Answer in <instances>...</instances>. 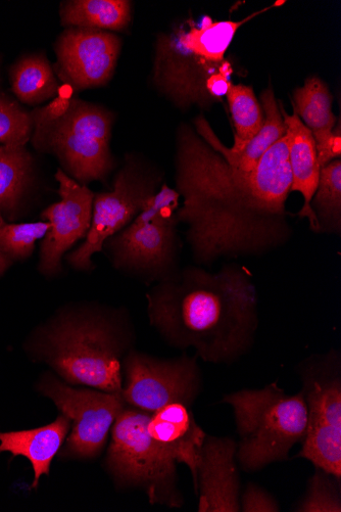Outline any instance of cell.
<instances>
[{
	"mask_svg": "<svg viewBox=\"0 0 341 512\" xmlns=\"http://www.w3.org/2000/svg\"><path fill=\"white\" fill-rule=\"evenodd\" d=\"M176 211L187 226L193 259L258 257L284 246L292 235L285 209L292 174L284 135L250 172L230 164L189 126L176 139Z\"/></svg>",
	"mask_w": 341,
	"mask_h": 512,
	"instance_id": "1",
	"label": "cell"
},
{
	"mask_svg": "<svg viewBox=\"0 0 341 512\" xmlns=\"http://www.w3.org/2000/svg\"><path fill=\"white\" fill-rule=\"evenodd\" d=\"M146 299L152 327L162 338L174 348L194 349L207 363H234L254 346L258 293L246 267H186L159 282Z\"/></svg>",
	"mask_w": 341,
	"mask_h": 512,
	"instance_id": "2",
	"label": "cell"
},
{
	"mask_svg": "<svg viewBox=\"0 0 341 512\" xmlns=\"http://www.w3.org/2000/svg\"><path fill=\"white\" fill-rule=\"evenodd\" d=\"M133 341L132 325L123 311L79 304L60 309L40 325L26 349L70 384L121 393L123 360Z\"/></svg>",
	"mask_w": 341,
	"mask_h": 512,
	"instance_id": "3",
	"label": "cell"
},
{
	"mask_svg": "<svg viewBox=\"0 0 341 512\" xmlns=\"http://www.w3.org/2000/svg\"><path fill=\"white\" fill-rule=\"evenodd\" d=\"M222 402L234 410L239 435L236 460L243 471L255 473L288 460L291 448L306 436L308 408L302 392L287 395L273 383L225 395Z\"/></svg>",
	"mask_w": 341,
	"mask_h": 512,
	"instance_id": "4",
	"label": "cell"
},
{
	"mask_svg": "<svg viewBox=\"0 0 341 512\" xmlns=\"http://www.w3.org/2000/svg\"><path fill=\"white\" fill-rule=\"evenodd\" d=\"M113 122L114 115L107 109L73 99L60 119L34 124L30 142L39 153L55 156L71 178L87 185L105 180L114 169Z\"/></svg>",
	"mask_w": 341,
	"mask_h": 512,
	"instance_id": "5",
	"label": "cell"
},
{
	"mask_svg": "<svg viewBox=\"0 0 341 512\" xmlns=\"http://www.w3.org/2000/svg\"><path fill=\"white\" fill-rule=\"evenodd\" d=\"M149 412L126 406L112 427L107 465L123 487L140 488L152 504L181 507L176 461L146 430Z\"/></svg>",
	"mask_w": 341,
	"mask_h": 512,
	"instance_id": "6",
	"label": "cell"
},
{
	"mask_svg": "<svg viewBox=\"0 0 341 512\" xmlns=\"http://www.w3.org/2000/svg\"><path fill=\"white\" fill-rule=\"evenodd\" d=\"M302 393L308 408L307 433L297 457L341 479V357L330 350L300 365Z\"/></svg>",
	"mask_w": 341,
	"mask_h": 512,
	"instance_id": "7",
	"label": "cell"
},
{
	"mask_svg": "<svg viewBox=\"0 0 341 512\" xmlns=\"http://www.w3.org/2000/svg\"><path fill=\"white\" fill-rule=\"evenodd\" d=\"M160 179L138 161L129 158L117 173L111 192L94 195L91 226L84 243L66 255L78 271L94 267L92 258L103 252L105 242L127 227L158 190Z\"/></svg>",
	"mask_w": 341,
	"mask_h": 512,
	"instance_id": "8",
	"label": "cell"
},
{
	"mask_svg": "<svg viewBox=\"0 0 341 512\" xmlns=\"http://www.w3.org/2000/svg\"><path fill=\"white\" fill-rule=\"evenodd\" d=\"M122 371L125 403L149 413L172 403L191 406L203 389L196 356L160 359L132 349L123 360Z\"/></svg>",
	"mask_w": 341,
	"mask_h": 512,
	"instance_id": "9",
	"label": "cell"
},
{
	"mask_svg": "<svg viewBox=\"0 0 341 512\" xmlns=\"http://www.w3.org/2000/svg\"><path fill=\"white\" fill-rule=\"evenodd\" d=\"M38 388L73 422L64 451L73 456L100 454L118 415L127 406L121 393L74 389L52 374L44 375Z\"/></svg>",
	"mask_w": 341,
	"mask_h": 512,
	"instance_id": "10",
	"label": "cell"
},
{
	"mask_svg": "<svg viewBox=\"0 0 341 512\" xmlns=\"http://www.w3.org/2000/svg\"><path fill=\"white\" fill-rule=\"evenodd\" d=\"M176 212L163 213L141 226L128 225L103 247L113 267L123 273L161 282L179 269Z\"/></svg>",
	"mask_w": 341,
	"mask_h": 512,
	"instance_id": "11",
	"label": "cell"
},
{
	"mask_svg": "<svg viewBox=\"0 0 341 512\" xmlns=\"http://www.w3.org/2000/svg\"><path fill=\"white\" fill-rule=\"evenodd\" d=\"M55 178L59 183L60 202L48 206L40 215L48 222L46 235L40 245L38 271L50 278L63 270V258L82 239L91 226L94 193L61 168Z\"/></svg>",
	"mask_w": 341,
	"mask_h": 512,
	"instance_id": "12",
	"label": "cell"
},
{
	"mask_svg": "<svg viewBox=\"0 0 341 512\" xmlns=\"http://www.w3.org/2000/svg\"><path fill=\"white\" fill-rule=\"evenodd\" d=\"M121 46L112 32L66 28L55 43V73L75 91L104 86L115 73Z\"/></svg>",
	"mask_w": 341,
	"mask_h": 512,
	"instance_id": "13",
	"label": "cell"
},
{
	"mask_svg": "<svg viewBox=\"0 0 341 512\" xmlns=\"http://www.w3.org/2000/svg\"><path fill=\"white\" fill-rule=\"evenodd\" d=\"M221 66L222 64L207 62L190 52L175 29L158 37L154 83L162 95L179 108L212 99L206 84Z\"/></svg>",
	"mask_w": 341,
	"mask_h": 512,
	"instance_id": "14",
	"label": "cell"
},
{
	"mask_svg": "<svg viewBox=\"0 0 341 512\" xmlns=\"http://www.w3.org/2000/svg\"><path fill=\"white\" fill-rule=\"evenodd\" d=\"M237 443L228 437H206L202 446L197 486L200 512L240 511Z\"/></svg>",
	"mask_w": 341,
	"mask_h": 512,
	"instance_id": "15",
	"label": "cell"
},
{
	"mask_svg": "<svg viewBox=\"0 0 341 512\" xmlns=\"http://www.w3.org/2000/svg\"><path fill=\"white\" fill-rule=\"evenodd\" d=\"M146 430L176 462L189 468L196 488L200 452L207 434L194 420L190 406L172 403L160 408L150 414Z\"/></svg>",
	"mask_w": 341,
	"mask_h": 512,
	"instance_id": "16",
	"label": "cell"
},
{
	"mask_svg": "<svg viewBox=\"0 0 341 512\" xmlns=\"http://www.w3.org/2000/svg\"><path fill=\"white\" fill-rule=\"evenodd\" d=\"M286 126L288 158L292 174L291 192H299L305 200L301 218H308L314 231L319 232L318 220L311 203L319 181L321 167L317 157L315 139L297 114L288 115L280 107Z\"/></svg>",
	"mask_w": 341,
	"mask_h": 512,
	"instance_id": "17",
	"label": "cell"
},
{
	"mask_svg": "<svg viewBox=\"0 0 341 512\" xmlns=\"http://www.w3.org/2000/svg\"><path fill=\"white\" fill-rule=\"evenodd\" d=\"M264 123L252 141L238 151L225 147L205 118L196 121L199 135L231 166L241 171H253L267 151L286 133L281 110L275 99L273 89L268 87L261 95Z\"/></svg>",
	"mask_w": 341,
	"mask_h": 512,
	"instance_id": "18",
	"label": "cell"
},
{
	"mask_svg": "<svg viewBox=\"0 0 341 512\" xmlns=\"http://www.w3.org/2000/svg\"><path fill=\"white\" fill-rule=\"evenodd\" d=\"M71 429V420L60 415L57 420L38 429L0 433V453L10 452L14 457L24 456L32 464L35 489L43 475H50L54 457L63 445Z\"/></svg>",
	"mask_w": 341,
	"mask_h": 512,
	"instance_id": "19",
	"label": "cell"
},
{
	"mask_svg": "<svg viewBox=\"0 0 341 512\" xmlns=\"http://www.w3.org/2000/svg\"><path fill=\"white\" fill-rule=\"evenodd\" d=\"M34 178V158L26 146H0V216L19 218Z\"/></svg>",
	"mask_w": 341,
	"mask_h": 512,
	"instance_id": "20",
	"label": "cell"
},
{
	"mask_svg": "<svg viewBox=\"0 0 341 512\" xmlns=\"http://www.w3.org/2000/svg\"><path fill=\"white\" fill-rule=\"evenodd\" d=\"M9 74L14 96L24 105L39 106L59 95L60 80L43 53L22 56Z\"/></svg>",
	"mask_w": 341,
	"mask_h": 512,
	"instance_id": "21",
	"label": "cell"
},
{
	"mask_svg": "<svg viewBox=\"0 0 341 512\" xmlns=\"http://www.w3.org/2000/svg\"><path fill=\"white\" fill-rule=\"evenodd\" d=\"M65 28L123 31L131 22L128 0H67L60 6Z\"/></svg>",
	"mask_w": 341,
	"mask_h": 512,
	"instance_id": "22",
	"label": "cell"
},
{
	"mask_svg": "<svg viewBox=\"0 0 341 512\" xmlns=\"http://www.w3.org/2000/svg\"><path fill=\"white\" fill-rule=\"evenodd\" d=\"M267 10L269 9L264 11ZM264 11L239 22H214L210 17H205L200 25H196L193 21L188 20L175 30L190 52L207 62L221 65L225 62L224 56L237 30Z\"/></svg>",
	"mask_w": 341,
	"mask_h": 512,
	"instance_id": "23",
	"label": "cell"
},
{
	"mask_svg": "<svg viewBox=\"0 0 341 512\" xmlns=\"http://www.w3.org/2000/svg\"><path fill=\"white\" fill-rule=\"evenodd\" d=\"M332 97L327 85L318 77H310L294 95L295 114L312 132L316 148L331 136L336 117L331 109Z\"/></svg>",
	"mask_w": 341,
	"mask_h": 512,
	"instance_id": "24",
	"label": "cell"
},
{
	"mask_svg": "<svg viewBox=\"0 0 341 512\" xmlns=\"http://www.w3.org/2000/svg\"><path fill=\"white\" fill-rule=\"evenodd\" d=\"M48 228L50 224L45 221L14 223L0 216V276L15 264L27 260Z\"/></svg>",
	"mask_w": 341,
	"mask_h": 512,
	"instance_id": "25",
	"label": "cell"
},
{
	"mask_svg": "<svg viewBox=\"0 0 341 512\" xmlns=\"http://www.w3.org/2000/svg\"><path fill=\"white\" fill-rule=\"evenodd\" d=\"M311 208L318 220L319 232L340 235L341 232V160L321 168Z\"/></svg>",
	"mask_w": 341,
	"mask_h": 512,
	"instance_id": "26",
	"label": "cell"
},
{
	"mask_svg": "<svg viewBox=\"0 0 341 512\" xmlns=\"http://www.w3.org/2000/svg\"><path fill=\"white\" fill-rule=\"evenodd\" d=\"M226 97L236 130L235 142L230 149L238 151L260 132L264 123V112L251 86L231 84Z\"/></svg>",
	"mask_w": 341,
	"mask_h": 512,
	"instance_id": "27",
	"label": "cell"
},
{
	"mask_svg": "<svg viewBox=\"0 0 341 512\" xmlns=\"http://www.w3.org/2000/svg\"><path fill=\"white\" fill-rule=\"evenodd\" d=\"M3 56L0 54V146H26L33 132L31 111L5 90L2 79Z\"/></svg>",
	"mask_w": 341,
	"mask_h": 512,
	"instance_id": "28",
	"label": "cell"
},
{
	"mask_svg": "<svg viewBox=\"0 0 341 512\" xmlns=\"http://www.w3.org/2000/svg\"><path fill=\"white\" fill-rule=\"evenodd\" d=\"M340 480L316 468L308 491L296 508L302 512H340Z\"/></svg>",
	"mask_w": 341,
	"mask_h": 512,
	"instance_id": "29",
	"label": "cell"
},
{
	"mask_svg": "<svg viewBox=\"0 0 341 512\" xmlns=\"http://www.w3.org/2000/svg\"><path fill=\"white\" fill-rule=\"evenodd\" d=\"M179 200L180 196L176 190L162 184L160 190L145 202L142 210L129 225L141 226L152 222L163 213L176 212L180 207Z\"/></svg>",
	"mask_w": 341,
	"mask_h": 512,
	"instance_id": "30",
	"label": "cell"
},
{
	"mask_svg": "<svg viewBox=\"0 0 341 512\" xmlns=\"http://www.w3.org/2000/svg\"><path fill=\"white\" fill-rule=\"evenodd\" d=\"M240 511L277 512L280 511V506L269 492L251 483L240 498Z\"/></svg>",
	"mask_w": 341,
	"mask_h": 512,
	"instance_id": "31",
	"label": "cell"
},
{
	"mask_svg": "<svg viewBox=\"0 0 341 512\" xmlns=\"http://www.w3.org/2000/svg\"><path fill=\"white\" fill-rule=\"evenodd\" d=\"M71 100L65 97H57L50 104L31 111L34 124L50 123L63 117L69 110Z\"/></svg>",
	"mask_w": 341,
	"mask_h": 512,
	"instance_id": "32",
	"label": "cell"
},
{
	"mask_svg": "<svg viewBox=\"0 0 341 512\" xmlns=\"http://www.w3.org/2000/svg\"><path fill=\"white\" fill-rule=\"evenodd\" d=\"M231 74V65L225 61L220 70L208 79L206 88L213 101L220 100L227 95L229 87L231 86Z\"/></svg>",
	"mask_w": 341,
	"mask_h": 512,
	"instance_id": "33",
	"label": "cell"
},
{
	"mask_svg": "<svg viewBox=\"0 0 341 512\" xmlns=\"http://www.w3.org/2000/svg\"><path fill=\"white\" fill-rule=\"evenodd\" d=\"M317 157L320 164V167H324L330 162L340 159L341 155V134L340 127H337V130H333L331 136L327 139V141L316 148Z\"/></svg>",
	"mask_w": 341,
	"mask_h": 512,
	"instance_id": "34",
	"label": "cell"
}]
</instances>
